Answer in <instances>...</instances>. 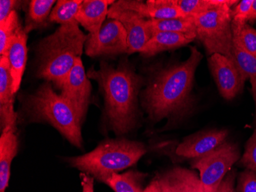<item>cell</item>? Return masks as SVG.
Listing matches in <instances>:
<instances>
[{
  "instance_id": "cell-28",
  "label": "cell",
  "mask_w": 256,
  "mask_h": 192,
  "mask_svg": "<svg viewBox=\"0 0 256 192\" xmlns=\"http://www.w3.org/2000/svg\"><path fill=\"white\" fill-rule=\"evenodd\" d=\"M240 162L247 169L256 171V130L247 142L245 153Z\"/></svg>"
},
{
  "instance_id": "cell-13",
  "label": "cell",
  "mask_w": 256,
  "mask_h": 192,
  "mask_svg": "<svg viewBox=\"0 0 256 192\" xmlns=\"http://www.w3.org/2000/svg\"><path fill=\"white\" fill-rule=\"evenodd\" d=\"M162 192H206L196 173L184 167H174L158 176Z\"/></svg>"
},
{
  "instance_id": "cell-18",
  "label": "cell",
  "mask_w": 256,
  "mask_h": 192,
  "mask_svg": "<svg viewBox=\"0 0 256 192\" xmlns=\"http://www.w3.org/2000/svg\"><path fill=\"white\" fill-rule=\"evenodd\" d=\"M196 39L195 33L160 32L154 35L140 53L144 57H151L162 52L175 50L188 45Z\"/></svg>"
},
{
  "instance_id": "cell-35",
  "label": "cell",
  "mask_w": 256,
  "mask_h": 192,
  "mask_svg": "<svg viewBox=\"0 0 256 192\" xmlns=\"http://www.w3.org/2000/svg\"><path fill=\"white\" fill-rule=\"evenodd\" d=\"M256 20V0H253L250 10V15L248 17L247 23H254Z\"/></svg>"
},
{
  "instance_id": "cell-17",
  "label": "cell",
  "mask_w": 256,
  "mask_h": 192,
  "mask_svg": "<svg viewBox=\"0 0 256 192\" xmlns=\"http://www.w3.org/2000/svg\"><path fill=\"white\" fill-rule=\"evenodd\" d=\"M17 125H8L2 129L0 137V192H6L10 182L12 160L18 152Z\"/></svg>"
},
{
  "instance_id": "cell-34",
  "label": "cell",
  "mask_w": 256,
  "mask_h": 192,
  "mask_svg": "<svg viewBox=\"0 0 256 192\" xmlns=\"http://www.w3.org/2000/svg\"><path fill=\"white\" fill-rule=\"evenodd\" d=\"M144 192H162V190L158 180L155 179L153 181H151L150 184L144 189Z\"/></svg>"
},
{
  "instance_id": "cell-22",
  "label": "cell",
  "mask_w": 256,
  "mask_h": 192,
  "mask_svg": "<svg viewBox=\"0 0 256 192\" xmlns=\"http://www.w3.org/2000/svg\"><path fill=\"white\" fill-rule=\"evenodd\" d=\"M148 27L152 37L160 32L196 34L195 23L192 17L170 20H149Z\"/></svg>"
},
{
  "instance_id": "cell-11",
  "label": "cell",
  "mask_w": 256,
  "mask_h": 192,
  "mask_svg": "<svg viewBox=\"0 0 256 192\" xmlns=\"http://www.w3.org/2000/svg\"><path fill=\"white\" fill-rule=\"evenodd\" d=\"M208 63L220 95L226 100L234 99L246 82L236 63L220 54L210 56Z\"/></svg>"
},
{
  "instance_id": "cell-24",
  "label": "cell",
  "mask_w": 256,
  "mask_h": 192,
  "mask_svg": "<svg viewBox=\"0 0 256 192\" xmlns=\"http://www.w3.org/2000/svg\"><path fill=\"white\" fill-rule=\"evenodd\" d=\"M234 55L236 63L246 81L250 78L256 77V57L248 53L242 46L238 37L232 33Z\"/></svg>"
},
{
  "instance_id": "cell-6",
  "label": "cell",
  "mask_w": 256,
  "mask_h": 192,
  "mask_svg": "<svg viewBox=\"0 0 256 192\" xmlns=\"http://www.w3.org/2000/svg\"><path fill=\"white\" fill-rule=\"evenodd\" d=\"M236 0H226L222 5L192 17L196 39L204 45L210 56L220 54L236 63L232 29V10Z\"/></svg>"
},
{
  "instance_id": "cell-15",
  "label": "cell",
  "mask_w": 256,
  "mask_h": 192,
  "mask_svg": "<svg viewBox=\"0 0 256 192\" xmlns=\"http://www.w3.org/2000/svg\"><path fill=\"white\" fill-rule=\"evenodd\" d=\"M27 34L22 27L11 39L4 56L7 58L14 81V93L16 94L21 85L27 60Z\"/></svg>"
},
{
  "instance_id": "cell-32",
  "label": "cell",
  "mask_w": 256,
  "mask_h": 192,
  "mask_svg": "<svg viewBox=\"0 0 256 192\" xmlns=\"http://www.w3.org/2000/svg\"><path fill=\"white\" fill-rule=\"evenodd\" d=\"M234 181H235V174L234 171H230V172L226 175L220 183L216 192H237L234 187Z\"/></svg>"
},
{
  "instance_id": "cell-7",
  "label": "cell",
  "mask_w": 256,
  "mask_h": 192,
  "mask_svg": "<svg viewBox=\"0 0 256 192\" xmlns=\"http://www.w3.org/2000/svg\"><path fill=\"white\" fill-rule=\"evenodd\" d=\"M238 158L240 151L236 145L224 142L214 151L192 160V167L199 170L205 191L216 192Z\"/></svg>"
},
{
  "instance_id": "cell-30",
  "label": "cell",
  "mask_w": 256,
  "mask_h": 192,
  "mask_svg": "<svg viewBox=\"0 0 256 192\" xmlns=\"http://www.w3.org/2000/svg\"><path fill=\"white\" fill-rule=\"evenodd\" d=\"M237 192H256V171L246 169L241 173Z\"/></svg>"
},
{
  "instance_id": "cell-33",
  "label": "cell",
  "mask_w": 256,
  "mask_h": 192,
  "mask_svg": "<svg viewBox=\"0 0 256 192\" xmlns=\"http://www.w3.org/2000/svg\"><path fill=\"white\" fill-rule=\"evenodd\" d=\"M82 192H94V178L92 176L83 174L82 176Z\"/></svg>"
},
{
  "instance_id": "cell-2",
  "label": "cell",
  "mask_w": 256,
  "mask_h": 192,
  "mask_svg": "<svg viewBox=\"0 0 256 192\" xmlns=\"http://www.w3.org/2000/svg\"><path fill=\"white\" fill-rule=\"evenodd\" d=\"M87 76L98 83L109 127L118 135L130 132L136 123L143 78L128 61L120 62L117 67L102 61L98 70L90 69Z\"/></svg>"
},
{
  "instance_id": "cell-5",
  "label": "cell",
  "mask_w": 256,
  "mask_h": 192,
  "mask_svg": "<svg viewBox=\"0 0 256 192\" xmlns=\"http://www.w3.org/2000/svg\"><path fill=\"white\" fill-rule=\"evenodd\" d=\"M146 152L143 143L125 139L103 141L93 151L67 158L68 162L84 174L104 182L114 173L132 167Z\"/></svg>"
},
{
  "instance_id": "cell-19",
  "label": "cell",
  "mask_w": 256,
  "mask_h": 192,
  "mask_svg": "<svg viewBox=\"0 0 256 192\" xmlns=\"http://www.w3.org/2000/svg\"><path fill=\"white\" fill-rule=\"evenodd\" d=\"M146 176L144 173L136 171L114 173L104 183L114 192H144L143 182Z\"/></svg>"
},
{
  "instance_id": "cell-29",
  "label": "cell",
  "mask_w": 256,
  "mask_h": 192,
  "mask_svg": "<svg viewBox=\"0 0 256 192\" xmlns=\"http://www.w3.org/2000/svg\"><path fill=\"white\" fill-rule=\"evenodd\" d=\"M253 0H242L232 10V18L234 23L238 24L248 23V17Z\"/></svg>"
},
{
  "instance_id": "cell-27",
  "label": "cell",
  "mask_w": 256,
  "mask_h": 192,
  "mask_svg": "<svg viewBox=\"0 0 256 192\" xmlns=\"http://www.w3.org/2000/svg\"><path fill=\"white\" fill-rule=\"evenodd\" d=\"M232 33L238 37L242 46L256 57V30L248 23L238 24L232 21Z\"/></svg>"
},
{
  "instance_id": "cell-25",
  "label": "cell",
  "mask_w": 256,
  "mask_h": 192,
  "mask_svg": "<svg viewBox=\"0 0 256 192\" xmlns=\"http://www.w3.org/2000/svg\"><path fill=\"white\" fill-rule=\"evenodd\" d=\"M226 0H176L182 14L188 17H195L222 5Z\"/></svg>"
},
{
  "instance_id": "cell-1",
  "label": "cell",
  "mask_w": 256,
  "mask_h": 192,
  "mask_svg": "<svg viewBox=\"0 0 256 192\" xmlns=\"http://www.w3.org/2000/svg\"><path fill=\"white\" fill-rule=\"evenodd\" d=\"M190 50L185 61L156 71L142 92V105L151 121L160 122L190 105L196 70L202 59L196 48Z\"/></svg>"
},
{
  "instance_id": "cell-12",
  "label": "cell",
  "mask_w": 256,
  "mask_h": 192,
  "mask_svg": "<svg viewBox=\"0 0 256 192\" xmlns=\"http://www.w3.org/2000/svg\"><path fill=\"white\" fill-rule=\"evenodd\" d=\"M227 135L226 130H210L191 135L178 145L176 154L192 159L200 158L225 142Z\"/></svg>"
},
{
  "instance_id": "cell-20",
  "label": "cell",
  "mask_w": 256,
  "mask_h": 192,
  "mask_svg": "<svg viewBox=\"0 0 256 192\" xmlns=\"http://www.w3.org/2000/svg\"><path fill=\"white\" fill-rule=\"evenodd\" d=\"M145 17L148 20L186 18L176 0H148L145 3Z\"/></svg>"
},
{
  "instance_id": "cell-16",
  "label": "cell",
  "mask_w": 256,
  "mask_h": 192,
  "mask_svg": "<svg viewBox=\"0 0 256 192\" xmlns=\"http://www.w3.org/2000/svg\"><path fill=\"white\" fill-rule=\"evenodd\" d=\"M14 81L10 72L8 59L5 56L0 58V115L2 128L8 125H16V112L14 110Z\"/></svg>"
},
{
  "instance_id": "cell-26",
  "label": "cell",
  "mask_w": 256,
  "mask_h": 192,
  "mask_svg": "<svg viewBox=\"0 0 256 192\" xmlns=\"http://www.w3.org/2000/svg\"><path fill=\"white\" fill-rule=\"evenodd\" d=\"M17 11H14L4 21L0 22V53L4 56L8 43L22 28Z\"/></svg>"
},
{
  "instance_id": "cell-8",
  "label": "cell",
  "mask_w": 256,
  "mask_h": 192,
  "mask_svg": "<svg viewBox=\"0 0 256 192\" xmlns=\"http://www.w3.org/2000/svg\"><path fill=\"white\" fill-rule=\"evenodd\" d=\"M84 53L89 57H112L128 53V35L120 22L108 19L96 38L88 37Z\"/></svg>"
},
{
  "instance_id": "cell-10",
  "label": "cell",
  "mask_w": 256,
  "mask_h": 192,
  "mask_svg": "<svg viewBox=\"0 0 256 192\" xmlns=\"http://www.w3.org/2000/svg\"><path fill=\"white\" fill-rule=\"evenodd\" d=\"M61 91L60 95L72 106L82 124L90 103L92 85L80 58L76 60V64L63 84Z\"/></svg>"
},
{
  "instance_id": "cell-23",
  "label": "cell",
  "mask_w": 256,
  "mask_h": 192,
  "mask_svg": "<svg viewBox=\"0 0 256 192\" xmlns=\"http://www.w3.org/2000/svg\"><path fill=\"white\" fill-rule=\"evenodd\" d=\"M82 0H60L52 9L48 21L58 23L60 26L78 23L76 16L78 13Z\"/></svg>"
},
{
  "instance_id": "cell-31",
  "label": "cell",
  "mask_w": 256,
  "mask_h": 192,
  "mask_svg": "<svg viewBox=\"0 0 256 192\" xmlns=\"http://www.w3.org/2000/svg\"><path fill=\"white\" fill-rule=\"evenodd\" d=\"M22 3L15 0H1L0 1V22L5 20L14 11H16Z\"/></svg>"
},
{
  "instance_id": "cell-14",
  "label": "cell",
  "mask_w": 256,
  "mask_h": 192,
  "mask_svg": "<svg viewBox=\"0 0 256 192\" xmlns=\"http://www.w3.org/2000/svg\"><path fill=\"white\" fill-rule=\"evenodd\" d=\"M114 1L109 0H84L76 16L78 23L89 33V38H96L106 22L109 6Z\"/></svg>"
},
{
  "instance_id": "cell-3",
  "label": "cell",
  "mask_w": 256,
  "mask_h": 192,
  "mask_svg": "<svg viewBox=\"0 0 256 192\" xmlns=\"http://www.w3.org/2000/svg\"><path fill=\"white\" fill-rule=\"evenodd\" d=\"M78 23L60 26L40 40L36 48V76L62 89L68 76L82 57L88 36Z\"/></svg>"
},
{
  "instance_id": "cell-9",
  "label": "cell",
  "mask_w": 256,
  "mask_h": 192,
  "mask_svg": "<svg viewBox=\"0 0 256 192\" xmlns=\"http://www.w3.org/2000/svg\"><path fill=\"white\" fill-rule=\"evenodd\" d=\"M108 17L118 20L124 27L128 35V54L140 53L152 37L148 27L149 20L138 12L120 7L117 2L110 6Z\"/></svg>"
},
{
  "instance_id": "cell-36",
  "label": "cell",
  "mask_w": 256,
  "mask_h": 192,
  "mask_svg": "<svg viewBox=\"0 0 256 192\" xmlns=\"http://www.w3.org/2000/svg\"><path fill=\"white\" fill-rule=\"evenodd\" d=\"M250 82L252 85V92L253 98H254V102L256 106V77L250 78Z\"/></svg>"
},
{
  "instance_id": "cell-21",
  "label": "cell",
  "mask_w": 256,
  "mask_h": 192,
  "mask_svg": "<svg viewBox=\"0 0 256 192\" xmlns=\"http://www.w3.org/2000/svg\"><path fill=\"white\" fill-rule=\"evenodd\" d=\"M54 4V0H32L28 3L24 28L27 34L34 29L42 27L44 22L50 18Z\"/></svg>"
},
{
  "instance_id": "cell-4",
  "label": "cell",
  "mask_w": 256,
  "mask_h": 192,
  "mask_svg": "<svg viewBox=\"0 0 256 192\" xmlns=\"http://www.w3.org/2000/svg\"><path fill=\"white\" fill-rule=\"evenodd\" d=\"M22 102L28 122H47L72 145L82 148V122L70 103L54 92L51 82H44Z\"/></svg>"
}]
</instances>
